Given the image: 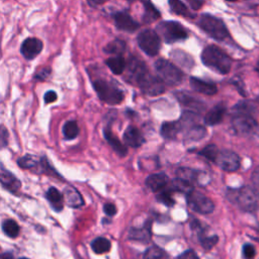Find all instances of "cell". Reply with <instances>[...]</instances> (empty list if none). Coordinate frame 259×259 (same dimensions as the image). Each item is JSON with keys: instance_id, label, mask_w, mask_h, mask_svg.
<instances>
[{"instance_id": "cell-1", "label": "cell", "mask_w": 259, "mask_h": 259, "mask_svg": "<svg viewBox=\"0 0 259 259\" xmlns=\"http://www.w3.org/2000/svg\"><path fill=\"white\" fill-rule=\"evenodd\" d=\"M201 62L207 68L226 75L231 71L232 59L221 48L214 45L205 47L201 53Z\"/></svg>"}, {"instance_id": "cell-2", "label": "cell", "mask_w": 259, "mask_h": 259, "mask_svg": "<svg viewBox=\"0 0 259 259\" xmlns=\"http://www.w3.org/2000/svg\"><path fill=\"white\" fill-rule=\"evenodd\" d=\"M228 198L244 211L253 212L259 208V192L250 186L228 190Z\"/></svg>"}, {"instance_id": "cell-3", "label": "cell", "mask_w": 259, "mask_h": 259, "mask_svg": "<svg viewBox=\"0 0 259 259\" xmlns=\"http://www.w3.org/2000/svg\"><path fill=\"white\" fill-rule=\"evenodd\" d=\"M197 25L210 37L217 40L223 41L230 36L224 21L211 14H201L197 20Z\"/></svg>"}, {"instance_id": "cell-4", "label": "cell", "mask_w": 259, "mask_h": 259, "mask_svg": "<svg viewBox=\"0 0 259 259\" xmlns=\"http://www.w3.org/2000/svg\"><path fill=\"white\" fill-rule=\"evenodd\" d=\"M92 85L99 99L108 104H118L123 100V92L109 81L98 78L92 82Z\"/></svg>"}, {"instance_id": "cell-5", "label": "cell", "mask_w": 259, "mask_h": 259, "mask_svg": "<svg viewBox=\"0 0 259 259\" xmlns=\"http://www.w3.org/2000/svg\"><path fill=\"white\" fill-rule=\"evenodd\" d=\"M232 125L235 132L246 138L259 137V123L248 113H233Z\"/></svg>"}, {"instance_id": "cell-6", "label": "cell", "mask_w": 259, "mask_h": 259, "mask_svg": "<svg viewBox=\"0 0 259 259\" xmlns=\"http://www.w3.org/2000/svg\"><path fill=\"white\" fill-rule=\"evenodd\" d=\"M157 30L162 38L168 44L183 40L188 36L187 30L184 26L180 22L174 20H165L160 22L157 25Z\"/></svg>"}, {"instance_id": "cell-7", "label": "cell", "mask_w": 259, "mask_h": 259, "mask_svg": "<svg viewBox=\"0 0 259 259\" xmlns=\"http://www.w3.org/2000/svg\"><path fill=\"white\" fill-rule=\"evenodd\" d=\"M155 69L163 82L170 86L178 85L183 79L181 70L165 59H158L155 62Z\"/></svg>"}, {"instance_id": "cell-8", "label": "cell", "mask_w": 259, "mask_h": 259, "mask_svg": "<svg viewBox=\"0 0 259 259\" xmlns=\"http://www.w3.org/2000/svg\"><path fill=\"white\" fill-rule=\"evenodd\" d=\"M137 41L140 49L150 57L156 56L160 51V35L153 29L147 28L142 30L137 36Z\"/></svg>"}, {"instance_id": "cell-9", "label": "cell", "mask_w": 259, "mask_h": 259, "mask_svg": "<svg viewBox=\"0 0 259 259\" xmlns=\"http://www.w3.org/2000/svg\"><path fill=\"white\" fill-rule=\"evenodd\" d=\"M187 195V203L189 207L199 213L208 214L213 211L214 204L212 200L203 193L195 190H191Z\"/></svg>"}, {"instance_id": "cell-10", "label": "cell", "mask_w": 259, "mask_h": 259, "mask_svg": "<svg viewBox=\"0 0 259 259\" xmlns=\"http://www.w3.org/2000/svg\"><path fill=\"white\" fill-rule=\"evenodd\" d=\"M146 64L137 57H131L126 65V80L127 82L139 84L149 74Z\"/></svg>"}, {"instance_id": "cell-11", "label": "cell", "mask_w": 259, "mask_h": 259, "mask_svg": "<svg viewBox=\"0 0 259 259\" xmlns=\"http://www.w3.org/2000/svg\"><path fill=\"white\" fill-rule=\"evenodd\" d=\"M214 163L224 171L234 172L240 168V157L233 151L221 150L219 151Z\"/></svg>"}, {"instance_id": "cell-12", "label": "cell", "mask_w": 259, "mask_h": 259, "mask_svg": "<svg viewBox=\"0 0 259 259\" xmlns=\"http://www.w3.org/2000/svg\"><path fill=\"white\" fill-rule=\"evenodd\" d=\"M139 87L148 95L155 96L164 92V82L160 77L152 76L150 73L139 84Z\"/></svg>"}, {"instance_id": "cell-13", "label": "cell", "mask_w": 259, "mask_h": 259, "mask_svg": "<svg viewBox=\"0 0 259 259\" xmlns=\"http://www.w3.org/2000/svg\"><path fill=\"white\" fill-rule=\"evenodd\" d=\"M42 50V41L36 37H27L20 47V53L26 60H33Z\"/></svg>"}, {"instance_id": "cell-14", "label": "cell", "mask_w": 259, "mask_h": 259, "mask_svg": "<svg viewBox=\"0 0 259 259\" xmlns=\"http://www.w3.org/2000/svg\"><path fill=\"white\" fill-rule=\"evenodd\" d=\"M113 19L116 28L120 30L134 32L139 28V23L125 11H118L114 13Z\"/></svg>"}, {"instance_id": "cell-15", "label": "cell", "mask_w": 259, "mask_h": 259, "mask_svg": "<svg viewBox=\"0 0 259 259\" xmlns=\"http://www.w3.org/2000/svg\"><path fill=\"white\" fill-rule=\"evenodd\" d=\"M189 84L194 91H196L198 93L205 94V95H213L218 91L215 84H213L211 82L204 81V80L196 78V77H190Z\"/></svg>"}, {"instance_id": "cell-16", "label": "cell", "mask_w": 259, "mask_h": 259, "mask_svg": "<svg viewBox=\"0 0 259 259\" xmlns=\"http://www.w3.org/2000/svg\"><path fill=\"white\" fill-rule=\"evenodd\" d=\"M123 141L127 146L133 147V148H138L144 144L145 139H144L142 133L140 132V130H138L136 126L130 125L124 131Z\"/></svg>"}, {"instance_id": "cell-17", "label": "cell", "mask_w": 259, "mask_h": 259, "mask_svg": "<svg viewBox=\"0 0 259 259\" xmlns=\"http://www.w3.org/2000/svg\"><path fill=\"white\" fill-rule=\"evenodd\" d=\"M226 113V106L223 103H219L217 105H214L211 109H209L207 111V113L204 116V122L207 125H215L218 123H220L223 118L224 115Z\"/></svg>"}, {"instance_id": "cell-18", "label": "cell", "mask_w": 259, "mask_h": 259, "mask_svg": "<svg viewBox=\"0 0 259 259\" xmlns=\"http://www.w3.org/2000/svg\"><path fill=\"white\" fill-rule=\"evenodd\" d=\"M0 180L3 187L8 189L11 192H16L20 188L21 184L20 181L10 172L4 169V167L1 168L0 172Z\"/></svg>"}, {"instance_id": "cell-19", "label": "cell", "mask_w": 259, "mask_h": 259, "mask_svg": "<svg viewBox=\"0 0 259 259\" xmlns=\"http://www.w3.org/2000/svg\"><path fill=\"white\" fill-rule=\"evenodd\" d=\"M168 177L164 173H156L152 174L147 177L146 179V185L152 190V191H160L162 190L167 184H168Z\"/></svg>"}, {"instance_id": "cell-20", "label": "cell", "mask_w": 259, "mask_h": 259, "mask_svg": "<svg viewBox=\"0 0 259 259\" xmlns=\"http://www.w3.org/2000/svg\"><path fill=\"white\" fill-rule=\"evenodd\" d=\"M65 202L71 207H79L83 205L84 201L81 194L73 187H67L64 191Z\"/></svg>"}, {"instance_id": "cell-21", "label": "cell", "mask_w": 259, "mask_h": 259, "mask_svg": "<svg viewBox=\"0 0 259 259\" xmlns=\"http://www.w3.org/2000/svg\"><path fill=\"white\" fill-rule=\"evenodd\" d=\"M105 64L109 68V70L115 75L122 74L123 71L126 69V63L120 55H116L115 57L108 58L105 61Z\"/></svg>"}, {"instance_id": "cell-22", "label": "cell", "mask_w": 259, "mask_h": 259, "mask_svg": "<svg viewBox=\"0 0 259 259\" xmlns=\"http://www.w3.org/2000/svg\"><path fill=\"white\" fill-rule=\"evenodd\" d=\"M143 5H144V15H143L144 22L151 23L157 20L161 16L159 10L154 6V4L150 0H143Z\"/></svg>"}, {"instance_id": "cell-23", "label": "cell", "mask_w": 259, "mask_h": 259, "mask_svg": "<svg viewBox=\"0 0 259 259\" xmlns=\"http://www.w3.org/2000/svg\"><path fill=\"white\" fill-rule=\"evenodd\" d=\"M47 199L52 204V206L56 210H61L64 204V195L55 187H51L48 189L46 193Z\"/></svg>"}, {"instance_id": "cell-24", "label": "cell", "mask_w": 259, "mask_h": 259, "mask_svg": "<svg viewBox=\"0 0 259 259\" xmlns=\"http://www.w3.org/2000/svg\"><path fill=\"white\" fill-rule=\"evenodd\" d=\"M181 128V124L178 121L164 122L161 126V136L167 140H173Z\"/></svg>"}, {"instance_id": "cell-25", "label": "cell", "mask_w": 259, "mask_h": 259, "mask_svg": "<svg viewBox=\"0 0 259 259\" xmlns=\"http://www.w3.org/2000/svg\"><path fill=\"white\" fill-rule=\"evenodd\" d=\"M104 137L107 140V142L109 143V145L112 147V149L119 155V156H124L127 153L126 147L109 131V130H105L104 131Z\"/></svg>"}, {"instance_id": "cell-26", "label": "cell", "mask_w": 259, "mask_h": 259, "mask_svg": "<svg viewBox=\"0 0 259 259\" xmlns=\"http://www.w3.org/2000/svg\"><path fill=\"white\" fill-rule=\"evenodd\" d=\"M168 3L173 13L184 16V17H194L193 13L188 9V7L181 0H168Z\"/></svg>"}, {"instance_id": "cell-27", "label": "cell", "mask_w": 259, "mask_h": 259, "mask_svg": "<svg viewBox=\"0 0 259 259\" xmlns=\"http://www.w3.org/2000/svg\"><path fill=\"white\" fill-rule=\"evenodd\" d=\"M177 98L184 106L191 107L192 109H195V110H200L201 108H203V103H201L199 100L195 99L194 97L190 96L187 93H178Z\"/></svg>"}, {"instance_id": "cell-28", "label": "cell", "mask_w": 259, "mask_h": 259, "mask_svg": "<svg viewBox=\"0 0 259 259\" xmlns=\"http://www.w3.org/2000/svg\"><path fill=\"white\" fill-rule=\"evenodd\" d=\"M91 248L95 253L102 254V253H106L110 250L111 243L108 239L103 238V237H99V238L94 239L91 242Z\"/></svg>"}, {"instance_id": "cell-29", "label": "cell", "mask_w": 259, "mask_h": 259, "mask_svg": "<svg viewBox=\"0 0 259 259\" xmlns=\"http://www.w3.org/2000/svg\"><path fill=\"white\" fill-rule=\"evenodd\" d=\"M144 259H170L168 253L158 246L150 247L144 253Z\"/></svg>"}, {"instance_id": "cell-30", "label": "cell", "mask_w": 259, "mask_h": 259, "mask_svg": "<svg viewBox=\"0 0 259 259\" xmlns=\"http://www.w3.org/2000/svg\"><path fill=\"white\" fill-rule=\"evenodd\" d=\"M171 57L175 62L187 69H190L193 66V60L190 58L189 55L182 51H173L171 53Z\"/></svg>"}, {"instance_id": "cell-31", "label": "cell", "mask_w": 259, "mask_h": 259, "mask_svg": "<svg viewBox=\"0 0 259 259\" xmlns=\"http://www.w3.org/2000/svg\"><path fill=\"white\" fill-rule=\"evenodd\" d=\"M125 50V42L122 39H114L104 47V52L110 55H119Z\"/></svg>"}, {"instance_id": "cell-32", "label": "cell", "mask_w": 259, "mask_h": 259, "mask_svg": "<svg viewBox=\"0 0 259 259\" xmlns=\"http://www.w3.org/2000/svg\"><path fill=\"white\" fill-rule=\"evenodd\" d=\"M2 230L3 232L10 238L14 239L19 234V226L18 224L13 220H5L2 224Z\"/></svg>"}, {"instance_id": "cell-33", "label": "cell", "mask_w": 259, "mask_h": 259, "mask_svg": "<svg viewBox=\"0 0 259 259\" xmlns=\"http://www.w3.org/2000/svg\"><path fill=\"white\" fill-rule=\"evenodd\" d=\"M63 134L67 140L75 139L79 134V127L75 120H69L65 122L63 126Z\"/></svg>"}, {"instance_id": "cell-34", "label": "cell", "mask_w": 259, "mask_h": 259, "mask_svg": "<svg viewBox=\"0 0 259 259\" xmlns=\"http://www.w3.org/2000/svg\"><path fill=\"white\" fill-rule=\"evenodd\" d=\"M177 176L181 179H184L186 181H188L189 183H194V182H198V177L200 176V174H198L197 171L192 170V169H188V168H180L177 171Z\"/></svg>"}, {"instance_id": "cell-35", "label": "cell", "mask_w": 259, "mask_h": 259, "mask_svg": "<svg viewBox=\"0 0 259 259\" xmlns=\"http://www.w3.org/2000/svg\"><path fill=\"white\" fill-rule=\"evenodd\" d=\"M255 110L254 104L250 101H240L233 107V113H248L253 115Z\"/></svg>"}, {"instance_id": "cell-36", "label": "cell", "mask_w": 259, "mask_h": 259, "mask_svg": "<svg viewBox=\"0 0 259 259\" xmlns=\"http://www.w3.org/2000/svg\"><path fill=\"white\" fill-rule=\"evenodd\" d=\"M151 236V232L149 228H142V229H132L130 231V238L131 240H138V241H148Z\"/></svg>"}, {"instance_id": "cell-37", "label": "cell", "mask_w": 259, "mask_h": 259, "mask_svg": "<svg viewBox=\"0 0 259 259\" xmlns=\"http://www.w3.org/2000/svg\"><path fill=\"white\" fill-rule=\"evenodd\" d=\"M171 184H172L173 190H177V191H180V192H183L186 194H188L191 190H193L191 183H189L188 181L181 179L179 177L174 179Z\"/></svg>"}, {"instance_id": "cell-38", "label": "cell", "mask_w": 259, "mask_h": 259, "mask_svg": "<svg viewBox=\"0 0 259 259\" xmlns=\"http://www.w3.org/2000/svg\"><path fill=\"white\" fill-rule=\"evenodd\" d=\"M219 151L220 150L217 148V146H214V145H207L206 147H204L199 152V154L201 156H203L204 158H206L207 160L214 162V160H215V158H217V156L219 154Z\"/></svg>"}, {"instance_id": "cell-39", "label": "cell", "mask_w": 259, "mask_h": 259, "mask_svg": "<svg viewBox=\"0 0 259 259\" xmlns=\"http://www.w3.org/2000/svg\"><path fill=\"white\" fill-rule=\"evenodd\" d=\"M218 240L219 239L217 236H205L202 234V232L199 233V242L201 246L206 250L211 249L218 243Z\"/></svg>"}, {"instance_id": "cell-40", "label": "cell", "mask_w": 259, "mask_h": 259, "mask_svg": "<svg viewBox=\"0 0 259 259\" xmlns=\"http://www.w3.org/2000/svg\"><path fill=\"white\" fill-rule=\"evenodd\" d=\"M17 164L19 165V167H21L23 169H31L36 166L37 162L31 155H26V156L19 158L17 161Z\"/></svg>"}, {"instance_id": "cell-41", "label": "cell", "mask_w": 259, "mask_h": 259, "mask_svg": "<svg viewBox=\"0 0 259 259\" xmlns=\"http://www.w3.org/2000/svg\"><path fill=\"white\" fill-rule=\"evenodd\" d=\"M205 128L203 127V126H200V125H195V126H193L190 131H189V133H188V135H187V138L189 139V140H194V141H196V140H200V139H202L204 136H205Z\"/></svg>"}, {"instance_id": "cell-42", "label": "cell", "mask_w": 259, "mask_h": 259, "mask_svg": "<svg viewBox=\"0 0 259 259\" xmlns=\"http://www.w3.org/2000/svg\"><path fill=\"white\" fill-rule=\"evenodd\" d=\"M157 199H158V201L162 202L163 204H165L167 206H172L175 203V201L172 198L169 191H162L161 190V192L157 195Z\"/></svg>"}, {"instance_id": "cell-43", "label": "cell", "mask_w": 259, "mask_h": 259, "mask_svg": "<svg viewBox=\"0 0 259 259\" xmlns=\"http://www.w3.org/2000/svg\"><path fill=\"white\" fill-rule=\"evenodd\" d=\"M242 252L245 259H254L256 254V250L252 244H245L243 246Z\"/></svg>"}, {"instance_id": "cell-44", "label": "cell", "mask_w": 259, "mask_h": 259, "mask_svg": "<svg viewBox=\"0 0 259 259\" xmlns=\"http://www.w3.org/2000/svg\"><path fill=\"white\" fill-rule=\"evenodd\" d=\"M177 259H199V258L194 251L186 250L181 255H179Z\"/></svg>"}, {"instance_id": "cell-45", "label": "cell", "mask_w": 259, "mask_h": 259, "mask_svg": "<svg viewBox=\"0 0 259 259\" xmlns=\"http://www.w3.org/2000/svg\"><path fill=\"white\" fill-rule=\"evenodd\" d=\"M103 210H104V212H105L107 215H110V217H112V215H114V214L116 213V207H115V205H114L113 203H109V202L104 204Z\"/></svg>"}, {"instance_id": "cell-46", "label": "cell", "mask_w": 259, "mask_h": 259, "mask_svg": "<svg viewBox=\"0 0 259 259\" xmlns=\"http://www.w3.org/2000/svg\"><path fill=\"white\" fill-rule=\"evenodd\" d=\"M57 93L53 90H50L48 92H46L45 96H44V99H45V102L46 103H52L54 102L56 99H57Z\"/></svg>"}, {"instance_id": "cell-47", "label": "cell", "mask_w": 259, "mask_h": 259, "mask_svg": "<svg viewBox=\"0 0 259 259\" xmlns=\"http://www.w3.org/2000/svg\"><path fill=\"white\" fill-rule=\"evenodd\" d=\"M50 72H51V70L49 68H44L39 72H37V74L34 76V78L37 80H45L50 75Z\"/></svg>"}, {"instance_id": "cell-48", "label": "cell", "mask_w": 259, "mask_h": 259, "mask_svg": "<svg viewBox=\"0 0 259 259\" xmlns=\"http://www.w3.org/2000/svg\"><path fill=\"white\" fill-rule=\"evenodd\" d=\"M251 179L255 185L259 186V166L257 168H255V170L253 171V173L251 175Z\"/></svg>"}, {"instance_id": "cell-49", "label": "cell", "mask_w": 259, "mask_h": 259, "mask_svg": "<svg viewBox=\"0 0 259 259\" xmlns=\"http://www.w3.org/2000/svg\"><path fill=\"white\" fill-rule=\"evenodd\" d=\"M187 1L190 4L191 8L193 9H198L203 4V0H187Z\"/></svg>"}, {"instance_id": "cell-50", "label": "cell", "mask_w": 259, "mask_h": 259, "mask_svg": "<svg viewBox=\"0 0 259 259\" xmlns=\"http://www.w3.org/2000/svg\"><path fill=\"white\" fill-rule=\"evenodd\" d=\"M104 1L105 0H87L88 4L92 7H95V6H98V5L102 4V3H104Z\"/></svg>"}, {"instance_id": "cell-51", "label": "cell", "mask_w": 259, "mask_h": 259, "mask_svg": "<svg viewBox=\"0 0 259 259\" xmlns=\"http://www.w3.org/2000/svg\"><path fill=\"white\" fill-rule=\"evenodd\" d=\"M1 259H13V255L10 252H4L1 255Z\"/></svg>"}, {"instance_id": "cell-52", "label": "cell", "mask_w": 259, "mask_h": 259, "mask_svg": "<svg viewBox=\"0 0 259 259\" xmlns=\"http://www.w3.org/2000/svg\"><path fill=\"white\" fill-rule=\"evenodd\" d=\"M7 136V134H6V131H5V127L4 126H2V134H1V137H2V146H5V144H6V141H5V137Z\"/></svg>"}, {"instance_id": "cell-53", "label": "cell", "mask_w": 259, "mask_h": 259, "mask_svg": "<svg viewBox=\"0 0 259 259\" xmlns=\"http://www.w3.org/2000/svg\"><path fill=\"white\" fill-rule=\"evenodd\" d=\"M255 71H256V73L258 74V76H259V60H258V62L256 63V66H255Z\"/></svg>"}, {"instance_id": "cell-54", "label": "cell", "mask_w": 259, "mask_h": 259, "mask_svg": "<svg viewBox=\"0 0 259 259\" xmlns=\"http://www.w3.org/2000/svg\"><path fill=\"white\" fill-rule=\"evenodd\" d=\"M227 1H231V2H233V1H238V0H227Z\"/></svg>"}, {"instance_id": "cell-55", "label": "cell", "mask_w": 259, "mask_h": 259, "mask_svg": "<svg viewBox=\"0 0 259 259\" xmlns=\"http://www.w3.org/2000/svg\"><path fill=\"white\" fill-rule=\"evenodd\" d=\"M19 259H28V258H25V257H22V258H19Z\"/></svg>"}, {"instance_id": "cell-56", "label": "cell", "mask_w": 259, "mask_h": 259, "mask_svg": "<svg viewBox=\"0 0 259 259\" xmlns=\"http://www.w3.org/2000/svg\"><path fill=\"white\" fill-rule=\"evenodd\" d=\"M257 232H258V234H259V227H258V229H257Z\"/></svg>"}]
</instances>
